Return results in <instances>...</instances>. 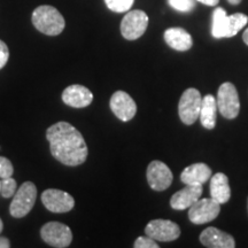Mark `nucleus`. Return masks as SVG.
Masks as SVG:
<instances>
[{"label":"nucleus","instance_id":"nucleus-26","mask_svg":"<svg viewBox=\"0 0 248 248\" xmlns=\"http://www.w3.org/2000/svg\"><path fill=\"white\" fill-rule=\"evenodd\" d=\"M9 59V51L7 45L2 40H0V69L6 66Z\"/></svg>","mask_w":248,"mask_h":248},{"label":"nucleus","instance_id":"nucleus-9","mask_svg":"<svg viewBox=\"0 0 248 248\" xmlns=\"http://www.w3.org/2000/svg\"><path fill=\"white\" fill-rule=\"evenodd\" d=\"M221 213V204L212 198L199 199L188 210V219L195 225L206 224L214 221Z\"/></svg>","mask_w":248,"mask_h":248},{"label":"nucleus","instance_id":"nucleus-2","mask_svg":"<svg viewBox=\"0 0 248 248\" xmlns=\"http://www.w3.org/2000/svg\"><path fill=\"white\" fill-rule=\"evenodd\" d=\"M248 23V16L244 13H234L228 16L224 8L217 7L213 12L212 35L214 38H230L237 35Z\"/></svg>","mask_w":248,"mask_h":248},{"label":"nucleus","instance_id":"nucleus-21","mask_svg":"<svg viewBox=\"0 0 248 248\" xmlns=\"http://www.w3.org/2000/svg\"><path fill=\"white\" fill-rule=\"evenodd\" d=\"M135 0H105V4L111 12L115 13H124L129 12L132 7Z\"/></svg>","mask_w":248,"mask_h":248},{"label":"nucleus","instance_id":"nucleus-13","mask_svg":"<svg viewBox=\"0 0 248 248\" xmlns=\"http://www.w3.org/2000/svg\"><path fill=\"white\" fill-rule=\"evenodd\" d=\"M109 106L117 119L123 122H129L137 113V105L126 92L116 91L111 95Z\"/></svg>","mask_w":248,"mask_h":248},{"label":"nucleus","instance_id":"nucleus-28","mask_svg":"<svg viewBox=\"0 0 248 248\" xmlns=\"http://www.w3.org/2000/svg\"><path fill=\"white\" fill-rule=\"evenodd\" d=\"M11 247V243L7 238L0 237V248H9Z\"/></svg>","mask_w":248,"mask_h":248},{"label":"nucleus","instance_id":"nucleus-4","mask_svg":"<svg viewBox=\"0 0 248 248\" xmlns=\"http://www.w3.org/2000/svg\"><path fill=\"white\" fill-rule=\"evenodd\" d=\"M37 188L32 182H26L15 192L9 206V213L15 218H22L31 212L36 202Z\"/></svg>","mask_w":248,"mask_h":248},{"label":"nucleus","instance_id":"nucleus-20","mask_svg":"<svg viewBox=\"0 0 248 248\" xmlns=\"http://www.w3.org/2000/svg\"><path fill=\"white\" fill-rule=\"evenodd\" d=\"M216 115H217V102L216 98L212 94L204 95L202 99L200 109V122L203 128L213 130L216 125Z\"/></svg>","mask_w":248,"mask_h":248},{"label":"nucleus","instance_id":"nucleus-25","mask_svg":"<svg viewBox=\"0 0 248 248\" xmlns=\"http://www.w3.org/2000/svg\"><path fill=\"white\" fill-rule=\"evenodd\" d=\"M135 248H159L160 246L156 244V240L152 239L151 237H138L133 244Z\"/></svg>","mask_w":248,"mask_h":248},{"label":"nucleus","instance_id":"nucleus-1","mask_svg":"<svg viewBox=\"0 0 248 248\" xmlns=\"http://www.w3.org/2000/svg\"><path fill=\"white\" fill-rule=\"evenodd\" d=\"M49 150L59 162L68 167L83 164L88 157V145L82 133L68 122H58L46 130Z\"/></svg>","mask_w":248,"mask_h":248},{"label":"nucleus","instance_id":"nucleus-6","mask_svg":"<svg viewBox=\"0 0 248 248\" xmlns=\"http://www.w3.org/2000/svg\"><path fill=\"white\" fill-rule=\"evenodd\" d=\"M202 98L199 90L190 88L185 90L178 104L179 119L186 125H191L199 119Z\"/></svg>","mask_w":248,"mask_h":248},{"label":"nucleus","instance_id":"nucleus-12","mask_svg":"<svg viewBox=\"0 0 248 248\" xmlns=\"http://www.w3.org/2000/svg\"><path fill=\"white\" fill-rule=\"evenodd\" d=\"M148 185L154 191H164L171 185L173 176L166 163L159 160L152 161L146 171Z\"/></svg>","mask_w":248,"mask_h":248},{"label":"nucleus","instance_id":"nucleus-27","mask_svg":"<svg viewBox=\"0 0 248 248\" xmlns=\"http://www.w3.org/2000/svg\"><path fill=\"white\" fill-rule=\"evenodd\" d=\"M197 1L206 6H216L219 2V0H197Z\"/></svg>","mask_w":248,"mask_h":248},{"label":"nucleus","instance_id":"nucleus-7","mask_svg":"<svg viewBox=\"0 0 248 248\" xmlns=\"http://www.w3.org/2000/svg\"><path fill=\"white\" fill-rule=\"evenodd\" d=\"M147 27L148 16L144 11H130L124 15L121 22V33L125 39L136 40L144 35Z\"/></svg>","mask_w":248,"mask_h":248},{"label":"nucleus","instance_id":"nucleus-11","mask_svg":"<svg viewBox=\"0 0 248 248\" xmlns=\"http://www.w3.org/2000/svg\"><path fill=\"white\" fill-rule=\"evenodd\" d=\"M42 202L49 212L63 214L70 212L75 206V200L73 195L67 192L57 190V188H48L43 192Z\"/></svg>","mask_w":248,"mask_h":248},{"label":"nucleus","instance_id":"nucleus-29","mask_svg":"<svg viewBox=\"0 0 248 248\" xmlns=\"http://www.w3.org/2000/svg\"><path fill=\"white\" fill-rule=\"evenodd\" d=\"M243 40L245 42V44L248 45V28L245 30V32L243 33Z\"/></svg>","mask_w":248,"mask_h":248},{"label":"nucleus","instance_id":"nucleus-24","mask_svg":"<svg viewBox=\"0 0 248 248\" xmlns=\"http://www.w3.org/2000/svg\"><path fill=\"white\" fill-rule=\"evenodd\" d=\"M14 172L13 164L9 161L7 157L0 156V178H8L12 177Z\"/></svg>","mask_w":248,"mask_h":248},{"label":"nucleus","instance_id":"nucleus-3","mask_svg":"<svg viewBox=\"0 0 248 248\" xmlns=\"http://www.w3.org/2000/svg\"><path fill=\"white\" fill-rule=\"evenodd\" d=\"M32 24L37 30L47 36H58L63 31L66 22L62 14L53 6L42 5L32 13Z\"/></svg>","mask_w":248,"mask_h":248},{"label":"nucleus","instance_id":"nucleus-8","mask_svg":"<svg viewBox=\"0 0 248 248\" xmlns=\"http://www.w3.org/2000/svg\"><path fill=\"white\" fill-rule=\"evenodd\" d=\"M42 239L49 246L66 248L73 241V232L69 226L60 222H48L40 230Z\"/></svg>","mask_w":248,"mask_h":248},{"label":"nucleus","instance_id":"nucleus-33","mask_svg":"<svg viewBox=\"0 0 248 248\" xmlns=\"http://www.w3.org/2000/svg\"><path fill=\"white\" fill-rule=\"evenodd\" d=\"M0 186H1V182H0Z\"/></svg>","mask_w":248,"mask_h":248},{"label":"nucleus","instance_id":"nucleus-15","mask_svg":"<svg viewBox=\"0 0 248 248\" xmlns=\"http://www.w3.org/2000/svg\"><path fill=\"white\" fill-rule=\"evenodd\" d=\"M200 243L208 248H234L235 241L231 234L209 226L200 234Z\"/></svg>","mask_w":248,"mask_h":248},{"label":"nucleus","instance_id":"nucleus-19","mask_svg":"<svg viewBox=\"0 0 248 248\" xmlns=\"http://www.w3.org/2000/svg\"><path fill=\"white\" fill-rule=\"evenodd\" d=\"M209 192L212 199L219 204L226 203L231 198V188L229 185V178L225 173L217 172L210 179Z\"/></svg>","mask_w":248,"mask_h":248},{"label":"nucleus","instance_id":"nucleus-17","mask_svg":"<svg viewBox=\"0 0 248 248\" xmlns=\"http://www.w3.org/2000/svg\"><path fill=\"white\" fill-rule=\"evenodd\" d=\"M163 36L168 46L175 51H188L193 45L192 36L183 28H169L164 31Z\"/></svg>","mask_w":248,"mask_h":248},{"label":"nucleus","instance_id":"nucleus-18","mask_svg":"<svg viewBox=\"0 0 248 248\" xmlns=\"http://www.w3.org/2000/svg\"><path fill=\"white\" fill-rule=\"evenodd\" d=\"M212 178V169L206 163H194L185 168L181 173V181L185 185H202Z\"/></svg>","mask_w":248,"mask_h":248},{"label":"nucleus","instance_id":"nucleus-22","mask_svg":"<svg viewBox=\"0 0 248 248\" xmlns=\"http://www.w3.org/2000/svg\"><path fill=\"white\" fill-rule=\"evenodd\" d=\"M168 4L175 11L182 13H190L195 8L197 0H168Z\"/></svg>","mask_w":248,"mask_h":248},{"label":"nucleus","instance_id":"nucleus-32","mask_svg":"<svg viewBox=\"0 0 248 248\" xmlns=\"http://www.w3.org/2000/svg\"><path fill=\"white\" fill-rule=\"evenodd\" d=\"M247 210H248V200H247Z\"/></svg>","mask_w":248,"mask_h":248},{"label":"nucleus","instance_id":"nucleus-16","mask_svg":"<svg viewBox=\"0 0 248 248\" xmlns=\"http://www.w3.org/2000/svg\"><path fill=\"white\" fill-rule=\"evenodd\" d=\"M62 100L66 105L74 108H84L92 104L93 94L83 85H70L62 92Z\"/></svg>","mask_w":248,"mask_h":248},{"label":"nucleus","instance_id":"nucleus-10","mask_svg":"<svg viewBox=\"0 0 248 248\" xmlns=\"http://www.w3.org/2000/svg\"><path fill=\"white\" fill-rule=\"evenodd\" d=\"M145 233L156 241H173L181 235V229L169 219H153L145 228Z\"/></svg>","mask_w":248,"mask_h":248},{"label":"nucleus","instance_id":"nucleus-14","mask_svg":"<svg viewBox=\"0 0 248 248\" xmlns=\"http://www.w3.org/2000/svg\"><path fill=\"white\" fill-rule=\"evenodd\" d=\"M203 193L202 185L188 184L183 190L176 192L170 199V206L175 210H185L190 208L200 199Z\"/></svg>","mask_w":248,"mask_h":248},{"label":"nucleus","instance_id":"nucleus-30","mask_svg":"<svg viewBox=\"0 0 248 248\" xmlns=\"http://www.w3.org/2000/svg\"><path fill=\"white\" fill-rule=\"evenodd\" d=\"M231 5H239L243 0H228Z\"/></svg>","mask_w":248,"mask_h":248},{"label":"nucleus","instance_id":"nucleus-23","mask_svg":"<svg viewBox=\"0 0 248 248\" xmlns=\"http://www.w3.org/2000/svg\"><path fill=\"white\" fill-rule=\"evenodd\" d=\"M16 192V182L12 177L4 178L0 186V194L4 198H12Z\"/></svg>","mask_w":248,"mask_h":248},{"label":"nucleus","instance_id":"nucleus-31","mask_svg":"<svg viewBox=\"0 0 248 248\" xmlns=\"http://www.w3.org/2000/svg\"><path fill=\"white\" fill-rule=\"evenodd\" d=\"M2 229H4V224H2L1 218H0V233H1V232H2Z\"/></svg>","mask_w":248,"mask_h":248},{"label":"nucleus","instance_id":"nucleus-5","mask_svg":"<svg viewBox=\"0 0 248 248\" xmlns=\"http://www.w3.org/2000/svg\"><path fill=\"white\" fill-rule=\"evenodd\" d=\"M217 109L221 115L228 120H233L239 115L240 101L235 86L230 82H225L217 91Z\"/></svg>","mask_w":248,"mask_h":248}]
</instances>
